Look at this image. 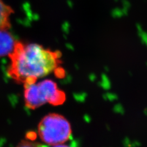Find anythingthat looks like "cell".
<instances>
[{
  "label": "cell",
  "mask_w": 147,
  "mask_h": 147,
  "mask_svg": "<svg viewBox=\"0 0 147 147\" xmlns=\"http://www.w3.org/2000/svg\"><path fill=\"white\" fill-rule=\"evenodd\" d=\"M61 54L36 43L17 40L9 55L7 74L18 84H33L54 72L61 64Z\"/></svg>",
  "instance_id": "6da1fadb"
},
{
  "label": "cell",
  "mask_w": 147,
  "mask_h": 147,
  "mask_svg": "<svg viewBox=\"0 0 147 147\" xmlns=\"http://www.w3.org/2000/svg\"><path fill=\"white\" fill-rule=\"evenodd\" d=\"M24 86L25 105L30 109H36L45 104L59 105L66 100L65 93L51 80L46 79Z\"/></svg>",
  "instance_id": "7a4b0ae2"
},
{
  "label": "cell",
  "mask_w": 147,
  "mask_h": 147,
  "mask_svg": "<svg viewBox=\"0 0 147 147\" xmlns=\"http://www.w3.org/2000/svg\"><path fill=\"white\" fill-rule=\"evenodd\" d=\"M38 135L44 143L49 145H56L66 142L72 134L70 123L61 115L49 113L39 122Z\"/></svg>",
  "instance_id": "3957f363"
},
{
  "label": "cell",
  "mask_w": 147,
  "mask_h": 147,
  "mask_svg": "<svg viewBox=\"0 0 147 147\" xmlns=\"http://www.w3.org/2000/svg\"><path fill=\"white\" fill-rule=\"evenodd\" d=\"M17 40L7 29L0 28V57L8 56L14 49Z\"/></svg>",
  "instance_id": "277c9868"
},
{
  "label": "cell",
  "mask_w": 147,
  "mask_h": 147,
  "mask_svg": "<svg viewBox=\"0 0 147 147\" xmlns=\"http://www.w3.org/2000/svg\"><path fill=\"white\" fill-rule=\"evenodd\" d=\"M13 9L3 0H0V28L10 30Z\"/></svg>",
  "instance_id": "5b68a950"
},
{
  "label": "cell",
  "mask_w": 147,
  "mask_h": 147,
  "mask_svg": "<svg viewBox=\"0 0 147 147\" xmlns=\"http://www.w3.org/2000/svg\"><path fill=\"white\" fill-rule=\"evenodd\" d=\"M16 147H47L44 145L33 140H22Z\"/></svg>",
  "instance_id": "8992f818"
},
{
  "label": "cell",
  "mask_w": 147,
  "mask_h": 147,
  "mask_svg": "<svg viewBox=\"0 0 147 147\" xmlns=\"http://www.w3.org/2000/svg\"><path fill=\"white\" fill-rule=\"evenodd\" d=\"M52 147H73V146H70L69 145L61 144H58V145H53V146H52Z\"/></svg>",
  "instance_id": "52a82bcc"
}]
</instances>
